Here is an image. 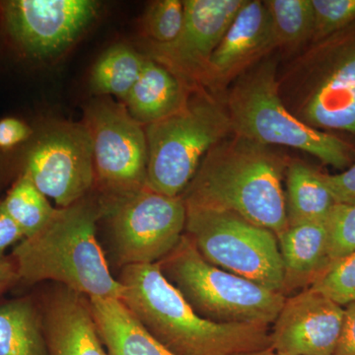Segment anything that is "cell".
Returning <instances> with one entry per match:
<instances>
[{"instance_id": "obj_34", "label": "cell", "mask_w": 355, "mask_h": 355, "mask_svg": "<svg viewBox=\"0 0 355 355\" xmlns=\"http://www.w3.org/2000/svg\"><path fill=\"white\" fill-rule=\"evenodd\" d=\"M237 355H275V352L272 347H268V349L256 350V352H245V354Z\"/></svg>"}, {"instance_id": "obj_7", "label": "cell", "mask_w": 355, "mask_h": 355, "mask_svg": "<svg viewBox=\"0 0 355 355\" xmlns=\"http://www.w3.org/2000/svg\"><path fill=\"white\" fill-rule=\"evenodd\" d=\"M184 234L205 261L284 294V268L277 235L232 212L186 205Z\"/></svg>"}, {"instance_id": "obj_5", "label": "cell", "mask_w": 355, "mask_h": 355, "mask_svg": "<svg viewBox=\"0 0 355 355\" xmlns=\"http://www.w3.org/2000/svg\"><path fill=\"white\" fill-rule=\"evenodd\" d=\"M158 265L166 279L193 311L214 323L270 327L286 303V294L270 291L205 261L184 234Z\"/></svg>"}, {"instance_id": "obj_6", "label": "cell", "mask_w": 355, "mask_h": 355, "mask_svg": "<svg viewBox=\"0 0 355 355\" xmlns=\"http://www.w3.org/2000/svg\"><path fill=\"white\" fill-rule=\"evenodd\" d=\"M233 132L225 109L207 95L189 96L183 108L146 125V184L179 197L195 176L205 154Z\"/></svg>"}, {"instance_id": "obj_21", "label": "cell", "mask_w": 355, "mask_h": 355, "mask_svg": "<svg viewBox=\"0 0 355 355\" xmlns=\"http://www.w3.org/2000/svg\"><path fill=\"white\" fill-rule=\"evenodd\" d=\"M286 186L288 225L328 221L336 203L324 183L323 173L303 163H292L287 169Z\"/></svg>"}, {"instance_id": "obj_32", "label": "cell", "mask_w": 355, "mask_h": 355, "mask_svg": "<svg viewBox=\"0 0 355 355\" xmlns=\"http://www.w3.org/2000/svg\"><path fill=\"white\" fill-rule=\"evenodd\" d=\"M334 355H355V302L345 305L342 334Z\"/></svg>"}, {"instance_id": "obj_18", "label": "cell", "mask_w": 355, "mask_h": 355, "mask_svg": "<svg viewBox=\"0 0 355 355\" xmlns=\"http://www.w3.org/2000/svg\"><path fill=\"white\" fill-rule=\"evenodd\" d=\"M98 333L108 355H175L116 298H90Z\"/></svg>"}, {"instance_id": "obj_2", "label": "cell", "mask_w": 355, "mask_h": 355, "mask_svg": "<svg viewBox=\"0 0 355 355\" xmlns=\"http://www.w3.org/2000/svg\"><path fill=\"white\" fill-rule=\"evenodd\" d=\"M284 170L268 147L235 135L205 154L181 197L186 205L232 212L279 236L288 227Z\"/></svg>"}, {"instance_id": "obj_24", "label": "cell", "mask_w": 355, "mask_h": 355, "mask_svg": "<svg viewBox=\"0 0 355 355\" xmlns=\"http://www.w3.org/2000/svg\"><path fill=\"white\" fill-rule=\"evenodd\" d=\"M279 44L302 43L314 35L315 16L311 0L263 1Z\"/></svg>"}, {"instance_id": "obj_13", "label": "cell", "mask_w": 355, "mask_h": 355, "mask_svg": "<svg viewBox=\"0 0 355 355\" xmlns=\"http://www.w3.org/2000/svg\"><path fill=\"white\" fill-rule=\"evenodd\" d=\"M345 308L308 288L286 298L270 331L275 354L334 355L342 334Z\"/></svg>"}, {"instance_id": "obj_10", "label": "cell", "mask_w": 355, "mask_h": 355, "mask_svg": "<svg viewBox=\"0 0 355 355\" xmlns=\"http://www.w3.org/2000/svg\"><path fill=\"white\" fill-rule=\"evenodd\" d=\"M22 172L58 207H69L90 195L95 186L94 154L85 123L46 125L28 149Z\"/></svg>"}, {"instance_id": "obj_8", "label": "cell", "mask_w": 355, "mask_h": 355, "mask_svg": "<svg viewBox=\"0 0 355 355\" xmlns=\"http://www.w3.org/2000/svg\"><path fill=\"white\" fill-rule=\"evenodd\" d=\"M100 205L114 261L121 268L158 263L184 235L187 209L181 196L169 197L146 186Z\"/></svg>"}, {"instance_id": "obj_4", "label": "cell", "mask_w": 355, "mask_h": 355, "mask_svg": "<svg viewBox=\"0 0 355 355\" xmlns=\"http://www.w3.org/2000/svg\"><path fill=\"white\" fill-rule=\"evenodd\" d=\"M275 62L259 64L240 76L228 96L233 132L263 146H284L304 151L336 169L352 162L349 144L299 120L279 96Z\"/></svg>"}, {"instance_id": "obj_1", "label": "cell", "mask_w": 355, "mask_h": 355, "mask_svg": "<svg viewBox=\"0 0 355 355\" xmlns=\"http://www.w3.org/2000/svg\"><path fill=\"white\" fill-rule=\"evenodd\" d=\"M102 218L94 191L67 207H58L43 228L14 247L11 258L19 282H55L87 297L123 298L97 238Z\"/></svg>"}, {"instance_id": "obj_27", "label": "cell", "mask_w": 355, "mask_h": 355, "mask_svg": "<svg viewBox=\"0 0 355 355\" xmlns=\"http://www.w3.org/2000/svg\"><path fill=\"white\" fill-rule=\"evenodd\" d=\"M327 222L331 263L355 252V205L336 203Z\"/></svg>"}, {"instance_id": "obj_25", "label": "cell", "mask_w": 355, "mask_h": 355, "mask_svg": "<svg viewBox=\"0 0 355 355\" xmlns=\"http://www.w3.org/2000/svg\"><path fill=\"white\" fill-rule=\"evenodd\" d=\"M184 8L180 0H158L148 6L142 20L149 41L170 43L177 38L184 24Z\"/></svg>"}, {"instance_id": "obj_9", "label": "cell", "mask_w": 355, "mask_h": 355, "mask_svg": "<svg viewBox=\"0 0 355 355\" xmlns=\"http://www.w3.org/2000/svg\"><path fill=\"white\" fill-rule=\"evenodd\" d=\"M84 123L94 154V191L102 202L130 195L146 187V128L123 103L99 98L89 103Z\"/></svg>"}, {"instance_id": "obj_19", "label": "cell", "mask_w": 355, "mask_h": 355, "mask_svg": "<svg viewBox=\"0 0 355 355\" xmlns=\"http://www.w3.org/2000/svg\"><path fill=\"white\" fill-rule=\"evenodd\" d=\"M190 88L172 72L146 57L144 69L123 104L147 125L176 113L188 101Z\"/></svg>"}, {"instance_id": "obj_16", "label": "cell", "mask_w": 355, "mask_h": 355, "mask_svg": "<svg viewBox=\"0 0 355 355\" xmlns=\"http://www.w3.org/2000/svg\"><path fill=\"white\" fill-rule=\"evenodd\" d=\"M303 118L311 127L355 133V49L311 93Z\"/></svg>"}, {"instance_id": "obj_23", "label": "cell", "mask_w": 355, "mask_h": 355, "mask_svg": "<svg viewBox=\"0 0 355 355\" xmlns=\"http://www.w3.org/2000/svg\"><path fill=\"white\" fill-rule=\"evenodd\" d=\"M1 200L7 214L17 224L25 238L43 228L55 210L24 172H21Z\"/></svg>"}, {"instance_id": "obj_17", "label": "cell", "mask_w": 355, "mask_h": 355, "mask_svg": "<svg viewBox=\"0 0 355 355\" xmlns=\"http://www.w3.org/2000/svg\"><path fill=\"white\" fill-rule=\"evenodd\" d=\"M286 292L313 284L330 266L327 221L292 224L277 236Z\"/></svg>"}, {"instance_id": "obj_11", "label": "cell", "mask_w": 355, "mask_h": 355, "mask_svg": "<svg viewBox=\"0 0 355 355\" xmlns=\"http://www.w3.org/2000/svg\"><path fill=\"white\" fill-rule=\"evenodd\" d=\"M100 3L93 0H9L0 3L2 22L13 43L28 57L48 58L69 48L94 22Z\"/></svg>"}, {"instance_id": "obj_30", "label": "cell", "mask_w": 355, "mask_h": 355, "mask_svg": "<svg viewBox=\"0 0 355 355\" xmlns=\"http://www.w3.org/2000/svg\"><path fill=\"white\" fill-rule=\"evenodd\" d=\"M34 135V130L25 121L16 118L0 120V149L8 150L28 141Z\"/></svg>"}, {"instance_id": "obj_26", "label": "cell", "mask_w": 355, "mask_h": 355, "mask_svg": "<svg viewBox=\"0 0 355 355\" xmlns=\"http://www.w3.org/2000/svg\"><path fill=\"white\" fill-rule=\"evenodd\" d=\"M309 288L342 306L355 302V252L331 263Z\"/></svg>"}, {"instance_id": "obj_20", "label": "cell", "mask_w": 355, "mask_h": 355, "mask_svg": "<svg viewBox=\"0 0 355 355\" xmlns=\"http://www.w3.org/2000/svg\"><path fill=\"white\" fill-rule=\"evenodd\" d=\"M0 355H50L34 298L24 296L0 303Z\"/></svg>"}, {"instance_id": "obj_31", "label": "cell", "mask_w": 355, "mask_h": 355, "mask_svg": "<svg viewBox=\"0 0 355 355\" xmlns=\"http://www.w3.org/2000/svg\"><path fill=\"white\" fill-rule=\"evenodd\" d=\"M24 238L22 231L7 214L0 200V261L6 259V252L9 247L16 246Z\"/></svg>"}, {"instance_id": "obj_28", "label": "cell", "mask_w": 355, "mask_h": 355, "mask_svg": "<svg viewBox=\"0 0 355 355\" xmlns=\"http://www.w3.org/2000/svg\"><path fill=\"white\" fill-rule=\"evenodd\" d=\"M314 9L315 39L333 34L355 21V0H311Z\"/></svg>"}, {"instance_id": "obj_22", "label": "cell", "mask_w": 355, "mask_h": 355, "mask_svg": "<svg viewBox=\"0 0 355 355\" xmlns=\"http://www.w3.org/2000/svg\"><path fill=\"white\" fill-rule=\"evenodd\" d=\"M146 57L130 46L116 44L98 58L91 71L94 94L113 95L125 102L144 69Z\"/></svg>"}, {"instance_id": "obj_3", "label": "cell", "mask_w": 355, "mask_h": 355, "mask_svg": "<svg viewBox=\"0 0 355 355\" xmlns=\"http://www.w3.org/2000/svg\"><path fill=\"white\" fill-rule=\"evenodd\" d=\"M121 301L175 355H237L270 347L268 326L203 319L166 279L158 263L121 268Z\"/></svg>"}, {"instance_id": "obj_29", "label": "cell", "mask_w": 355, "mask_h": 355, "mask_svg": "<svg viewBox=\"0 0 355 355\" xmlns=\"http://www.w3.org/2000/svg\"><path fill=\"white\" fill-rule=\"evenodd\" d=\"M323 179L336 203L355 205V162L340 174H323Z\"/></svg>"}, {"instance_id": "obj_15", "label": "cell", "mask_w": 355, "mask_h": 355, "mask_svg": "<svg viewBox=\"0 0 355 355\" xmlns=\"http://www.w3.org/2000/svg\"><path fill=\"white\" fill-rule=\"evenodd\" d=\"M38 303L50 355H108L87 296L58 284Z\"/></svg>"}, {"instance_id": "obj_12", "label": "cell", "mask_w": 355, "mask_h": 355, "mask_svg": "<svg viewBox=\"0 0 355 355\" xmlns=\"http://www.w3.org/2000/svg\"><path fill=\"white\" fill-rule=\"evenodd\" d=\"M245 0H184V24L170 43L149 41L146 57L172 72L189 88L200 86L212 53Z\"/></svg>"}, {"instance_id": "obj_33", "label": "cell", "mask_w": 355, "mask_h": 355, "mask_svg": "<svg viewBox=\"0 0 355 355\" xmlns=\"http://www.w3.org/2000/svg\"><path fill=\"white\" fill-rule=\"evenodd\" d=\"M19 282L17 268L11 257L0 261V294Z\"/></svg>"}, {"instance_id": "obj_35", "label": "cell", "mask_w": 355, "mask_h": 355, "mask_svg": "<svg viewBox=\"0 0 355 355\" xmlns=\"http://www.w3.org/2000/svg\"><path fill=\"white\" fill-rule=\"evenodd\" d=\"M275 355H287V354H275Z\"/></svg>"}, {"instance_id": "obj_14", "label": "cell", "mask_w": 355, "mask_h": 355, "mask_svg": "<svg viewBox=\"0 0 355 355\" xmlns=\"http://www.w3.org/2000/svg\"><path fill=\"white\" fill-rule=\"evenodd\" d=\"M279 46L263 1L245 0L212 53L200 86L217 90Z\"/></svg>"}]
</instances>
